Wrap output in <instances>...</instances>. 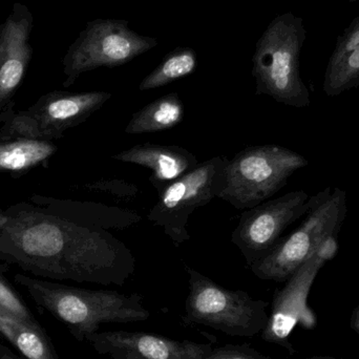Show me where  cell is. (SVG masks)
<instances>
[{"label":"cell","instance_id":"24","mask_svg":"<svg viewBox=\"0 0 359 359\" xmlns=\"http://www.w3.org/2000/svg\"><path fill=\"white\" fill-rule=\"evenodd\" d=\"M0 359H19L6 346L0 344Z\"/></svg>","mask_w":359,"mask_h":359},{"label":"cell","instance_id":"15","mask_svg":"<svg viewBox=\"0 0 359 359\" xmlns=\"http://www.w3.org/2000/svg\"><path fill=\"white\" fill-rule=\"evenodd\" d=\"M359 86V16L337 38L325 73L324 92L339 96Z\"/></svg>","mask_w":359,"mask_h":359},{"label":"cell","instance_id":"2","mask_svg":"<svg viewBox=\"0 0 359 359\" xmlns=\"http://www.w3.org/2000/svg\"><path fill=\"white\" fill-rule=\"evenodd\" d=\"M14 280L38 307L62 323L78 341L98 332L101 324L145 322L151 318L138 293L77 288L22 273L15 274Z\"/></svg>","mask_w":359,"mask_h":359},{"label":"cell","instance_id":"23","mask_svg":"<svg viewBox=\"0 0 359 359\" xmlns=\"http://www.w3.org/2000/svg\"><path fill=\"white\" fill-rule=\"evenodd\" d=\"M198 359H271L261 352L253 349L251 346L226 345L217 349L211 350L206 355Z\"/></svg>","mask_w":359,"mask_h":359},{"label":"cell","instance_id":"21","mask_svg":"<svg viewBox=\"0 0 359 359\" xmlns=\"http://www.w3.org/2000/svg\"><path fill=\"white\" fill-rule=\"evenodd\" d=\"M82 190L95 194H107L120 201L134 200L138 196V186L132 182L120 179L99 180L81 186Z\"/></svg>","mask_w":359,"mask_h":359},{"label":"cell","instance_id":"9","mask_svg":"<svg viewBox=\"0 0 359 359\" xmlns=\"http://www.w3.org/2000/svg\"><path fill=\"white\" fill-rule=\"evenodd\" d=\"M227 162V158L217 156L198 163L191 172L172 182L159 194L147 219L161 227L175 244L189 241L188 219L196 208L217 198Z\"/></svg>","mask_w":359,"mask_h":359},{"label":"cell","instance_id":"22","mask_svg":"<svg viewBox=\"0 0 359 359\" xmlns=\"http://www.w3.org/2000/svg\"><path fill=\"white\" fill-rule=\"evenodd\" d=\"M1 268H6V266L0 264V309L10 312L22 320L36 322L29 308L4 278L2 274L4 270H1Z\"/></svg>","mask_w":359,"mask_h":359},{"label":"cell","instance_id":"25","mask_svg":"<svg viewBox=\"0 0 359 359\" xmlns=\"http://www.w3.org/2000/svg\"><path fill=\"white\" fill-rule=\"evenodd\" d=\"M352 327H353L354 330L359 334V307L356 309V311L354 312L353 320H352Z\"/></svg>","mask_w":359,"mask_h":359},{"label":"cell","instance_id":"1","mask_svg":"<svg viewBox=\"0 0 359 359\" xmlns=\"http://www.w3.org/2000/svg\"><path fill=\"white\" fill-rule=\"evenodd\" d=\"M0 264L42 280L123 286L136 270L132 250L109 230L80 225L44 196L0 207Z\"/></svg>","mask_w":359,"mask_h":359},{"label":"cell","instance_id":"19","mask_svg":"<svg viewBox=\"0 0 359 359\" xmlns=\"http://www.w3.org/2000/svg\"><path fill=\"white\" fill-rule=\"evenodd\" d=\"M184 118V105L177 93H170L137 111L126 126L128 135L151 134L172 130Z\"/></svg>","mask_w":359,"mask_h":359},{"label":"cell","instance_id":"11","mask_svg":"<svg viewBox=\"0 0 359 359\" xmlns=\"http://www.w3.org/2000/svg\"><path fill=\"white\" fill-rule=\"evenodd\" d=\"M326 261L318 249V252L289 278L286 286L276 291L271 314L262 331L264 341L282 346L294 353L288 341L293 329L297 324L306 329H313L316 326V318L308 307L307 299L316 273Z\"/></svg>","mask_w":359,"mask_h":359},{"label":"cell","instance_id":"16","mask_svg":"<svg viewBox=\"0 0 359 359\" xmlns=\"http://www.w3.org/2000/svg\"><path fill=\"white\" fill-rule=\"evenodd\" d=\"M48 203L67 219L86 227L99 229H126L142 219L138 212L96 202L65 200L46 196Z\"/></svg>","mask_w":359,"mask_h":359},{"label":"cell","instance_id":"14","mask_svg":"<svg viewBox=\"0 0 359 359\" xmlns=\"http://www.w3.org/2000/svg\"><path fill=\"white\" fill-rule=\"evenodd\" d=\"M114 160L136 164L151 170L149 182L161 194L176 181L198 165L196 155L177 145L137 144L132 149L113 155Z\"/></svg>","mask_w":359,"mask_h":359},{"label":"cell","instance_id":"20","mask_svg":"<svg viewBox=\"0 0 359 359\" xmlns=\"http://www.w3.org/2000/svg\"><path fill=\"white\" fill-rule=\"evenodd\" d=\"M198 67L196 53L191 48H177L170 53L163 62L141 81L139 90H155L168 86L176 80L186 77Z\"/></svg>","mask_w":359,"mask_h":359},{"label":"cell","instance_id":"5","mask_svg":"<svg viewBox=\"0 0 359 359\" xmlns=\"http://www.w3.org/2000/svg\"><path fill=\"white\" fill-rule=\"evenodd\" d=\"M185 270L189 287L183 316L186 325H202L233 337L262 333L269 318L267 302L224 288L189 266Z\"/></svg>","mask_w":359,"mask_h":359},{"label":"cell","instance_id":"13","mask_svg":"<svg viewBox=\"0 0 359 359\" xmlns=\"http://www.w3.org/2000/svg\"><path fill=\"white\" fill-rule=\"evenodd\" d=\"M32 16L25 8H15L0 27V113L12 103V98L25 78L31 60L29 43Z\"/></svg>","mask_w":359,"mask_h":359},{"label":"cell","instance_id":"18","mask_svg":"<svg viewBox=\"0 0 359 359\" xmlns=\"http://www.w3.org/2000/svg\"><path fill=\"white\" fill-rule=\"evenodd\" d=\"M57 149L52 141L20 138L0 141V172L19 177L37 166H46Z\"/></svg>","mask_w":359,"mask_h":359},{"label":"cell","instance_id":"12","mask_svg":"<svg viewBox=\"0 0 359 359\" xmlns=\"http://www.w3.org/2000/svg\"><path fill=\"white\" fill-rule=\"evenodd\" d=\"M100 355L111 359H198L211 351L209 344L174 341L162 335L105 331L86 337Z\"/></svg>","mask_w":359,"mask_h":359},{"label":"cell","instance_id":"8","mask_svg":"<svg viewBox=\"0 0 359 359\" xmlns=\"http://www.w3.org/2000/svg\"><path fill=\"white\" fill-rule=\"evenodd\" d=\"M157 43V39L135 33L126 21L113 19L93 21L80 34L65 56L63 67L67 79L63 86H72L86 72L101 67L126 65Z\"/></svg>","mask_w":359,"mask_h":359},{"label":"cell","instance_id":"6","mask_svg":"<svg viewBox=\"0 0 359 359\" xmlns=\"http://www.w3.org/2000/svg\"><path fill=\"white\" fill-rule=\"evenodd\" d=\"M113 97L107 92L69 93L55 90L43 95L29 109L15 111L11 103L0 114V141L32 139L54 141L86 122Z\"/></svg>","mask_w":359,"mask_h":359},{"label":"cell","instance_id":"10","mask_svg":"<svg viewBox=\"0 0 359 359\" xmlns=\"http://www.w3.org/2000/svg\"><path fill=\"white\" fill-rule=\"evenodd\" d=\"M313 204L307 192L297 190L246 209L232 232L231 242L251 266L266 257L280 242L286 228Z\"/></svg>","mask_w":359,"mask_h":359},{"label":"cell","instance_id":"7","mask_svg":"<svg viewBox=\"0 0 359 359\" xmlns=\"http://www.w3.org/2000/svg\"><path fill=\"white\" fill-rule=\"evenodd\" d=\"M346 194H320L318 204L310 209L304 223L290 236L280 240L263 259L249 266L257 278L264 280H288L306 262L309 261L325 242L335 236L346 215Z\"/></svg>","mask_w":359,"mask_h":359},{"label":"cell","instance_id":"3","mask_svg":"<svg viewBox=\"0 0 359 359\" xmlns=\"http://www.w3.org/2000/svg\"><path fill=\"white\" fill-rule=\"evenodd\" d=\"M307 37L302 17L285 13L273 19L255 46L252 75L257 96L276 102L307 107L310 92L299 72V57Z\"/></svg>","mask_w":359,"mask_h":359},{"label":"cell","instance_id":"26","mask_svg":"<svg viewBox=\"0 0 359 359\" xmlns=\"http://www.w3.org/2000/svg\"><path fill=\"white\" fill-rule=\"evenodd\" d=\"M307 359H334L331 358H307Z\"/></svg>","mask_w":359,"mask_h":359},{"label":"cell","instance_id":"4","mask_svg":"<svg viewBox=\"0 0 359 359\" xmlns=\"http://www.w3.org/2000/svg\"><path fill=\"white\" fill-rule=\"evenodd\" d=\"M308 164L305 157L286 147H246L228 160L217 198L238 210L252 208L280 191L295 172Z\"/></svg>","mask_w":359,"mask_h":359},{"label":"cell","instance_id":"17","mask_svg":"<svg viewBox=\"0 0 359 359\" xmlns=\"http://www.w3.org/2000/svg\"><path fill=\"white\" fill-rule=\"evenodd\" d=\"M0 334L25 359H59L50 337L36 322L22 320L0 309Z\"/></svg>","mask_w":359,"mask_h":359}]
</instances>
